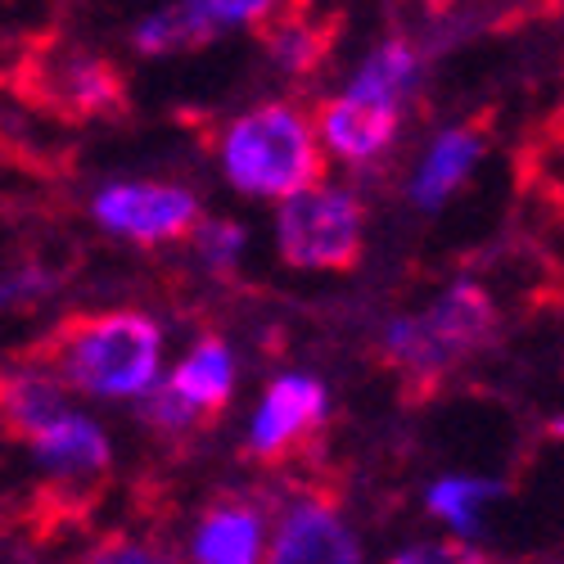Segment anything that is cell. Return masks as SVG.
I'll list each match as a JSON object with an SVG mask.
<instances>
[{
    "mask_svg": "<svg viewBox=\"0 0 564 564\" xmlns=\"http://www.w3.org/2000/svg\"><path fill=\"white\" fill-rule=\"evenodd\" d=\"M501 316L497 303L488 299L484 285L475 280H452L438 294V303L420 316H398L384 335V357L393 361L398 380L406 389L434 393L443 384V375L497 339Z\"/></svg>",
    "mask_w": 564,
    "mask_h": 564,
    "instance_id": "2",
    "label": "cell"
},
{
    "mask_svg": "<svg viewBox=\"0 0 564 564\" xmlns=\"http://www.w3.org/2000/svg\"><path fill=\"white\" fill-rule=\"evenodd\" d=\"M221 167L235 191L258 199H294L321 185L325 159L307 118L290 105H262L240 113L221 135Z\"/></svg>",
    "mask_w": 564,
    "mask_h": 564,
    "instance_id": "3",
    "label": "cell"
},
{
    "mask_svg": "<svg viewBox=\"0 0 564 564\" xmlns=\"http://www.w3.org/2000/svg\"><path fill=\"white\" fill-rule=\"evenodd\" d=\"M361 204L348 191H316L294 195L275 213V245L280 258L303 271H352L361 262Z\"/></svg>",
    "mask_w": 564,
    "mask_h": 564,
    "instance_id": "4",
    "label": "cell"
},
{
    "mask_svg": "<svg viewBox=\"0 0 564 564\" xmlns=\"http://www.w3.org/2000/svg\"><path fill=\"white\" fill-rule=\"evenodd\" d=\"M321 420H325L321 380H312V375H280L253 415L249 452H258L262 460H280L285 452H294Z\"/></svg>",
    "mask_w": 564,
    "mask_h": 564,
    "instance_id": "8",
    "label": "cell"
},
{
    "mask_svg": "<svg viewBox=\"0 0 564 564\" xmlns=\"http://www.w3.org/2000/svg\"><path fill=\"white\" fill-rule=\"evenodd\" d=\"M398 118H402L398 109L361 105V100H348V96L321 105V113H316L325 145H330L339 159H348V163L380 159L393 145V135H398Z\"/></svg>",
    "mask_w": 564,
    "mask_h": 564,
    "instance_id": "11",
    "label": "cell"
},
{
    "mask_svg": "<svg viewBox=\"0 0 564 564\" xmlns=\"http://www.w3.org/2000/svg\"><path fill=\"white\" fill-rule=\"evenodd\" d=\"M199 253L213 271H230L235 258L245 253V230L240 226H230V221H208L199 230Z\"/></svg>",
    "mask_w": 564,
    "mask_h": 564,
    "instance_id": "20",
    "label": "cell"
},
{
    "mask_svg": "<svg viewBox=\"0 0 564 564\" xmlns=\"http://www.w3.org/2000/svg\"><path fill=\"white\" fill-rule=\"evenodd\" d=\"M479 159H484V131L479 127H452L447 135H438V145L430 150L425 167H420V176L411 185V199L420 208H443V199L460 191Z\"/></svg>",
    "mask_w": 564,
    "mask_h": 564,
    "instance_id": "14",
    "label": "cell"
},
{
    "mask_svg": "<svg viewBox=\"0 0 564 564\" xmlns=\"http://www.w3.org/2000/svg\"><path fill=\"white\" fill-rule=\"evenodd\" d=\"M501 492H506V484H497V479H443L430 488V510L438 520H447L460 538H469V533H479L484 506H492Z\"/></svg>",
    "mask_w": 564,
    "mask_h": 564,
    "instance_id": "17",
    "label": "cell"
},
{
    "mask_svg": "<svg viewBox=\"0 0 564 564\" xmlns=\"http://www.w3.org/2000/svg\"><path fill=\"white\" fill-rule=\"evenodd\" d=\"M267 564H361V546L335 501L294 497L275 524Z\"/></svg>",
    "mask_w": 564,
    "mask_h": 564,
    "instance_id": "6",
    "label": "cell"
},
{
    "mask_svg": "<svg viewBox=\"0 0 564 564\" xmlns=\"http://www.w3.org/2000/svg\"><path fill=\"white\" fill-rule=\"evenodd\" d=\"M163 330L145 312H77L45 335L32 357L55 384L90 398H145L159 380Z\"/></svg>",
    "mask_w": 564,
    "mask_h": 564,
    "instance_id": "1",
    "label": "cell"
},
{
    "mask_svg": "<svg viewBox=\"0 0 564 564\" xmlns=\"http://www.w3.org/2000/svg\"><path fill=\"white\" fill-rule=\"evenodd\" d=\"M271 10L275 6H262V0H185V6H167L135 28V51L140 55L195 51V45H208L230 23H262Z\"/></svg>",
    "mask_w": 564,
    "mask_h": 564,
    "instance_id": "7",
    "label": "cell"
},
{
    "mask_svg": "<svg viewBox=\"0 0 564 564\" xmlns=\"http://www.w3.org/2000/svg\"><path fill=\"white\" fill-rule=\"evenodd\" d=\"M163 389L172 398H181L208 425V420H217L226 411V402L235 393V357H230V348L221 339H199L195 352L172 370V380Z\"/></svg>",
    "mask_w": 564,
    "mask_h": 564,
    "instance_id": "12",
    "label": "cell"
},
{
    "mask_svg": "<svg viewBox=\"0 0 564 564\" xmlns=\"http://www.w3.org/2000/svg\"><path fill=\"white\" fill-rule=\"evenodd\" d=\"M41 73H45V82H41L45 105H59L73 118H109V113L127 109V86H122L118 68L96 55L73 51Z\"/></svg>",
    "mask_w": 564,
    "mask_h": 564,
    "instance_id": "9",
    "label": "cell"
},
{
    "mask_svg": "<svg viewBox=\"0 0 564 564\" xmlns=\"http://www.w3.org/2000/svg\"><path fill=\"white\" fill-rule=\"evenodd\" d=\"M140 415H145V425H154L159 434H191V430H204V420L185 406L181 398H172L163 384L145 393V402H140Z\"/></svg>",
    "mask_w": 564,
    "mask_h": 564,
    "instance_id": "19",
    "label": "cell"
},
{
    "mask_svg": "<svg viewBox=\"0 0 564 564\" xmlns=\"http://www.w3.org/2000/svg\"><path fill=\"white\" fill-rule=\"evenodd\" d=\"M82 564H176L172 551H163L159 542L131 538V533H109L105 542L90 546V555Z\"/></svg>",
    "mask_w": 564,
    "mask_h": 564,
    "instance_id": "18",
    "label": "cell"
},
{
    "mask_svg": "<svg viewBox=\"0 0 564 564\" xmlns=\"http://www.w3.org/2000/svg\"><path fill=\"white\" fill-rule=\"evenodd\" d=\"M96 221L113 235H127L135 245H163L191 235L199 221V204L181 185H105L96 195Z\"/></svg>",
    "mask_w": 564,
    "mask_h": 564,
    "instance_id": "5",
    "label": "cell"
},
{
    "mask_svg": "<svg viewBox=\"0 0 564 564\" xmlns=\"http://www.w3.org/2000/svg\"><path fill=\"white\" fill-rule=\"evenodd\" d=\"M389 564H497V560L465 542H434V546H406Z\"/></svg>",
    "mask_w": 564,
    "mask_h": 564,
    "instance_id": "21",
    "label": "cell"
},
{
    "mask_svg": "<svg viewBox=\"0 0 564 564\" xmlns=\"http://www.w3.org/2000/svg\"><path fill=\"white\" fill-rule=\"evenodd\" d=\"M262 514L249 501H217L195 529V564H258Z\"/></svg>",
    "mask_w": 564,
    "mask_h": 564,
    "instance_id": "13",
    "label": "cell"
},
{
    "mask_svg": "<svg viewBox=\"0 0 564 564\" xmlns=\"http://www.w3.org/2000/svg\"><path fill=\"white\" fill-rule=\"evenodd\" d=\"M420 77V55L406 36H389L380 41L375 51L366 55L361 73L352 77L348 86V100H361V105H380V109H398L402 113V100L411 96V86Z\"/></svg>",
    "mask_w": 564,
    "mask_h": 564,
    "instance_id": "15",
    "label": "cell"
},
{
    "mask_svg": "<svg viewBox=\"0 0 564 564\" xmlns=\"http://www.w3.org/2000/svg\"><path fill=\"white\" fill-rule=\"evenodd\" d=\"M28 447L36 452L41 465L59 469V475L73 479V484H77V479H96V475H105L109 460H113L109 438H105L96 425H90L86 415H77L73 406L59 411L45 430H36V434L28 438Z\"/></svg>",
    "mask_w": 564,
    "mask_h": 564,
    "instance_id": "10",
    "label": "cell"
},
{
    "mask_svg": "<svg viewBox=\"0 0 564 564\" xmlns=\"http://www.w3.org/2000/svg\"><path fill=\"white\" fill-rule=\"evenodd\" d=\"M280 28L267 32V51L280 68H290V73H307L316 68L325 55H330V45L339 36V19L325 28V23H307L303 10H280Z\"/></svg>",
    "mask_w": 564,
    "mask_h": 564,
    "instance_id": "16",
    "label": "cell"
}]
</instances>
